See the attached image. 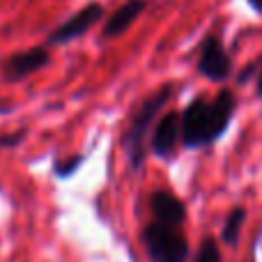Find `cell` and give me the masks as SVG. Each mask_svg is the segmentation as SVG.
Wrapping results in <instances>:
<instances>
[{
    "label": "cell",
    "mask_w": 262,
    "mask_h": 262,
    "mask_svg": "<svg viewBox=\"0 0 262 262\" xmlns=\"http://www.w3.org/2000/svg\"><path fill=\"white\" fill-rule=\"evenodd\" d=\"M237 111V97L230 88H223L216 97H193L182 111V145L186 149H200L219 143L230 129Z\"/></svg>",
    "instance_id": "obj_1"
},
{
    "label": "cell",
    "mask_w": 262,
    "mask_h": 262,
    "mask_svg": "<svg viewBox=\"0 0 262 262\" xmlns=\"http://www.w3.org/2000/svg\"><path fill=\"white\" fill-rule=\"evenodd\" d=\"M175 95V85L166 83V85L157 88L152 95H147L140 106L136 108V113L131 115L127 129L122 134V149L127 154L129 168L134 172H138L145 166V159H147V149H149V136L152 129L157 124V118L161 115V111L168 106V101Z\"/></svg>",
    "instance_id": "obj_2"
},
{
    "label": "cell",
    "mask_w": 262,
    "mask_h": 262,
    "mask_svg": "<svg viewBox=\"0 0 262 262\" xmlns=\"http://www.w3.org/2000/svg\"><path fill=\"white\" fill-rule=\"evenodd\" d=\"M140 239L152 262H186L189 258V239L180 226L152 221L143 228Z\"/></svg>",
    "instance_id": "obj_3"
},
{
    "label": "cell",
    "mask_w": 262,
    "mask_h": 262,
    "mask_svg": "<svg viewBox=\"0 0 262 262\" xmlns=\"http://www.w3.org/2000/svg\"><path fill=\"white\" fill-rule=\"evenodd\" d=\"M195 72L212 83H226L232 76V58L219 32H207L198 44Z\"/></svg>",
    "instance_id": "obj_4"
},
{
    "label": "cell",
    "mask_w": 262,
    "mask_h": 262,
    "mask_svg": "<svg viewBox=\"0 0 262 262\" xmlns=\"http://www.w3.org/2000/svg\"><path fill=\"white\" fill-rule=\"evenodd\" d=\"M106 16V9L101 3H88L83 5L78 12H74L69 18H64L60 26H55L53 30L46 35V44L49 46H64L72 41L81 39L83 35L92 30L97 23H101Z\"/></svg>",
    "instance_id": "obj_5"
},
{
    "label": "cell",
    "mask_w": 262,
    "mask_h": 262,
    "mask_svg": "<svg viewBox=\"0 0 262 262\" xmlns=\"http://www.w3.org/2000/svg\"><path fill=\"white\" fill-rule=\"evenodd\" d=\"M51 64V53L46 46H32V49L18 51V53H12L7 60L3 62V81L5 83H18L23 78L32 76V74L41 72L44 67Z\"/></svg>",
    "instance_id": "obj_6"
},
{
    "label": "cell",
    "mask_w": 262,
    "mask_h": 262,
    "mask_svg": "<svg viewBox=\"0 0 262 262\" xmlns=\"http://www.w3.org/2000/svg\"><path fill=\"white\" fill-rule=\"evenodd\" d=\"M182 113L166 111L161 120H157L149 136V152L159 159H170L177 149V143H182Z\"/></svg>",
    "instance_id": "obj_7"
},
{
    "label": "cell",
    "mask_w": 262,
    "mask_h": 262,
    "mask_svg": "<svg viewBox=\"0 0 262 262\" xmlns=\"http://www.w3.org/2000/svg\"><path fill=\"white\" fill-rule=\"evenodd\" d=\"M145 9H147V0H124L104 21V26H101V37H104V39H118V37L127 35L131 30V26L145 14Z\"/></svg>",
    "instance_id": "obj_8"
},
{
    "label": "cell",
    "mask_w": 262,
    "mask_h": 262,
    "mask_svg": "<svg viewBox=\"0 0 262 262\" xmlns=\"http://www.w3.org/2000/svg\"><path fill=\"white\" fill-rule=\"evenodd\" d=\"M149 209L154 214V221L166 223V226H182L186 221L184 200L166 189H157L149 195Z\"/></svg>",
    "instance_id": "obj_9"
},
{
    "label": "cell",
    "mask_w": 262,
    "mask_h": 262,
    "mask_svg": "<svg viewBox=\"0 0 262 262\" xmlns=\"http://www.w3.org/2000/svg\"><path fill=\"white\" fill-rule=\"evenodd\" d=\"M244 221H246V207L237 205L228 212L226 221H223V228H221V242L230 249H237L239 244V235H242V228H244Z\"/></svg>",
    "instance_id": "obj_10"
},
{
    "label": "cell",
    "mask_w": 262,
    "mask_h": 262,
    "mask_svg": "<svg viewBox=\"0 0 262 262\" xmlns=\"http://www.w3.org/2000/svg\"><path fill=\"white\" fill-rule=\"evenodd\" d=\"M83 163H85V154H72V157H64V159H55L53 175L58 177V180H67V177L76 175Z\"/></svg>",
    "instance_id": "obj_11"
},
{
    "label": "cell",
    "mask_w": 262,
    "mask_h": 262,
    "mask_svg": "<svg viewBox=\"0 0 262 262\" xmlns=\"http://www.w3.org/2000/svg\"><path fill=\"white\" fill-rule=\"evenodd\" d=\"M193 262H223L221 255V246L214 237H205L198 246V253H195Z\"/></svg>",
    "instance_id": "obj_12"
},
{
    "label": "cell",
    "mask_w": 262,
    "mask_h": 262,
    "mask_svg": "<svg viewBox=\"0 0 262 262\" xmlns=\"http://www.w3.org/2000/svg\"><path fill=\"white\" fill-rule=\"evenodd\" d=\"M26 134H28V129H18L14 134L0 136V147H16V145H21L26 140Z\"/></svg>",
    "instance_id": "obj_13"
},
{
    "label": "cell",
    "mask_w": 262,
    "mask_h": 262,
    "mask_svg": "<svg viewBox=\"0 0 262 262\" xmlns=\"http://www.w3.org/2000/svg\"><path fill=\"white\" fill-rule=\"evenodd\" d=\"M255 72H258V62H251V64H246V67L242 69V74H239V76H237V83H239V85H244V83H249V81H251V76H253Z\"/></svg>",
    "instance_id": "obj_14"
},
{
    "label": "cell",
    "mask_w": 262,
    "mask_h": 262,
    "mask_svg": "<svg viewBox=\"0 0 262 262\" xmlns=\"http://www.w3.org/2000/svg\"><path fill=\"white\" fill-rule=\"evenodd\" d=\"M249 3V7L253 9L255 14H262V0H246Z\"/></svg>",
    "instance_id": "obj_15"
},
{
    "label": "cell",
    "mask_w": 262,
    "mask_h": 262,
    "mask_svg": "<svg viewBox=\"0 0 262 262\" xmlns=\"http://www.w3.org/2000/svg\"><path fill=\"white\" fill-rule=\"evenodd\" d=\"M255 95H258V99H262V69L258 72V78H255Z\"/></svg>",
    "instance_id": "obj_16"
}]
</instances>
